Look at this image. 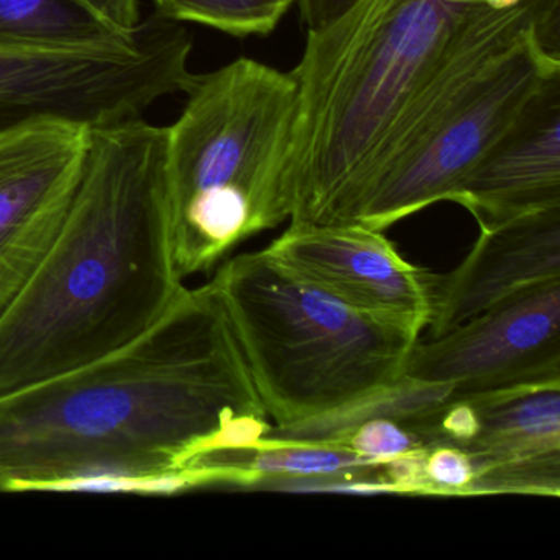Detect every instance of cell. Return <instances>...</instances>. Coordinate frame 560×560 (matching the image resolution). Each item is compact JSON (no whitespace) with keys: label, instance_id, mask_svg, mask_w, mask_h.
<instances>
[{"label":"cell","instance_id":"cell-1","mask_svg":"<svg viewBox=\"0 0 560 560\" xmlns=\"http://www.w3.org/2000/svg\"><path fill=\"white\" fill-rule=\"evenodd\" d=\"M270 428L206 283L129 346L0 395V478L9 491L110 480L122 493H179L199 488L196 457Z\"/></svg>","mask_w":560,"mask_h":560},{"label":"cell","instance_id":"cell-2","mask_svg":"<svg viewBox=\"0 0 560 560\" xmlns=\"http://www.w3.org/2000/svg\"><path fill=\"white\" fill-rule=\"evenodd\" d=\"M168 129L97 127L54 244L0 314V395L103 359L152 329L185 290L166 211Z\"/></svg>","mask_w":560,"mask_h":560},{"label":"cell","instance_id":"cell-3","mask_svg":"<svg viewBox=\"0 0 560 560\" xmlns=\"http://www.w3.org/2000/svg\"><path fill=\"white\" fill-rule=\"evenodd\" d=\"M536 34L560 54V0H359L307 34L291 224H343L386 140L448 74Z\"/></svg>","mask_w":560,"mask_h":560},{"label":"cell","instance_id":"cell-4","mask_svg":"<svg viewBox=\"0 0 560 560\" xmlns=\"http://www.w3.org/2000/svg\"><path fill=\"white\" fill-rule=\"evenodd\" d=\"M168 129L166 211L179 277L209 271L242 242L290 221L300 86L238 58L196 74Z\"/></svg>","mask_w":560,"mask_h":560},{"label":"cell","instance_id":"cell-5","mask_svg":"<svg viewBox=\"0 0 560 560\" xmlns=\"http://www.w3.org/2000/svg\"><path fill=\"white\" fill-rule=\"evenodd\" d=\"M277 428L352 408L405 375L419 334L376 319L265 250L229 258L209 281Z\"/></svg>","mask_w":560,"mask_h":560},{"label":"cell","instance_id":"cell-6","mask_svg":"<svg viewBox=\"0 0 560 560\" xmlns=\"http://www.w3.org/2000/svg\"><path fill=\"white\" fill-rule=\"evenodd\" d=\"M560 74V54L526 34L435 84L396 126L349 222L385 232L448 201L530 97Z\"/></svg>","mask_w":560,"mask_h":560},{"label":"cell","instance_id":"cell-7","mask_svg":"<svg viewBox=\"0 0 560 560\" xmlns=\"http://www.w3.org/2000/svg\"><path fill=\"white\" fill-rule=\"evenodd\" d=\"M192 38L160 14L136 44L103 50L0 48V132L45 119L91 129L140 119L156 101L186 93Z\"/></svg>","mask_w":560,"mask_h":560},{"label":"cell","instance_id":"cell-8","mask_svg":"<svg viewBox=\"0 0 560 560\" xmlns=\"http://www.w3.org/2000/svg\"><path fill=\"white\" fill-rule=\"evenodd\" d=\"M91 132L60 119L0 132V314L60 232L83 176Z\"/></svg>","mask_w":560,"mask_h":560},{"label":"cell","instance_id":"cell-9","mask_svg":"<svg viewBox=\"0 0 560 560\" xmlns=\"http://www.w3.org/2000/svg\"><path fill=\"white\" fill-rule=\"evenodd\" d=\"M402 376L448 383L455 395L560 380V280L526 288L416 343Z\"/></svg>","mask_w":560,"mask_h":560},{"label":"cell","instance_id":"cell-10","mask_svg":"<svg viewBox=\"0 0 560 560\" xmlns=\"http://www.w3.org/2000/svg\"><path fill=\"white\" fill-rule=\"evenodd\" d=\"M264 250L360 313L416 334L431 323L438 273L405 260L385 232L359 222H290Z\"/></svg>","mask_w":560,"mask_h":560},{"label":"cell","instance_id":"cell-11","mask_svg":"<svg viewBox=\"0 0 560 560\" xmlns=\"http://www.w3.org/2000/svg\"><path fill=\"white\" fill-rule=\"evenodd\" d=\"M460 265L435 277L432 339L526 288L560 280V206L478 224Z\"/></svg>","mask_w":560,"mask_h":560},{"label":"cell","instance_id":"cell-12","mask_svg":"<svg viewBox=\"0 0 560 560\" xmlns=\"http://www.w3.org/2000/svg\"><path fill=\"white\" fill-rule=\"evenodd\" d=\"M448 201L477 224L560 206V74L530 97Z\"/></svg>","mask_w":560,"mask_h":560},{"label":"cell","instance_id":"cell-13","mask_svg":"<svg viewBox=\"0 0 560 560\" xmlns=\"http://www.w3.org/2000/svg\"><path fill=\"white\" fill-rule=\"evenodd\" d=\"M474 429L462 451L480 464L560 457V380L467 395Z\"/></svg>","mask_w":560,"mask_h":560},{"label":"cell","instance_id":"cell-14","mask_svg":"<svg viewBox=\"0 0 560 560\" xmlns=\"http://www.w3.org/2000/svg\"><path fill=\"white\" fill-rule=\"evenodd\" d=\"M137 35L139 27L124 34L86 0H0V48L103 50L130 47Z\"/></svg>","mask_w":560,"mask_h":560},{"label":"cell","instance_id":"cell-15","mask_svg":"<svg viewBox=\"0 0 560 560\" xmlns=\"http://www.w3.org/2000/svg\"><path fill=\"white\" fill-rule=\"evenodd\" d=\"M294 0H155L156 14L178 24H199L232 37L270 35Z\"/></svg>","mask_w":560,"mask_h":560},{"label":"cell","instance_id":"cell-16","mask_svg":"<svg viewBox=\"0 0 560 560\" xmlns=\"http://www.w3.org/2000/svg\"><path fill=\"white\" fill-rule=\"evenodd\" d=\"M327 442L346 445L353 454L375 465L388 464L416 448L425 447L421 435L411 425L386 416L363 419Z\"/></svg>","mask_w":560,"mask_h":560},{"label":"cell","instance_id":"cell-17","mask_svg":"<svg viewBox=\"0 0 560 560\" xmlns=\"http://www.w3.org/2000/svg\"><path fill=\"white\" fill-rule=\"evenodd\" d=\"M477 477L474 457L448 444L421 451V497H470Z\"/></svg>","mask_w":560,"mask_h":560},{"label":"cell","instance_id":"cell-18","mask_svg":"<svg viewBox=\"0 0 560 560\" xmlns=\"http://www.w3.org/2000/svg\"><path fill=\"white\" fill-rule=\"evenodd\" d=\"M300 8L301 21L307 34L324 31L339 21L359 0H294Z\"/></svg>","mask_w":560,"mask_h":560},{"label":"cell","instance_id":"cell-19","mask_svg":"<svg viewBox=\"0 0 560 560\" xmlns=\"http://www.w3.org/2000/svg\"><path fill=\"white\" fill-rule=\"evenodd\" d=\"M88 4L124 34H133L139 27V0H86Z\"/></svg>","mask_w":560,"mask_h":560},{"label":"cell","instance_id":"cell-20","mask_svg":"<svg viewBox=\"0 0 560 560\" xmlns=\"http://www.w3.org/2000/svg\"><path fill=\"white\" fill-rule=\"evenodd\" d=\"M0 491H9L8 483L2 478H0Z\"/></svg>","mask_w":560,"mask_h":560}]
</instances>
